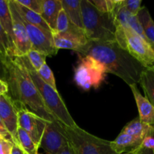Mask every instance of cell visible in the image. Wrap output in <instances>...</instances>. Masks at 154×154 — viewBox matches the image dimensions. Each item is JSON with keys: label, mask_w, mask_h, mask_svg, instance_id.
I'll list each match as a JSON object with an SVG mask.
<instances>
[{"label": "cell", "mask_w": 154, "mask_h": 154, "mask_svg": "<svg viewBox=\"0 0 154 154\" xmlns=\"http://www.w3.org/2000/svg\"><path fill=\"white\" fill-rule=\"evenodd\" d=\"M121 132L142 141L147 136L154 135V126L143 123L139 117H136L128 123Z\"/></svg>", "instance_id": "16"}, {"label": "cell", "mask_w": 154, "mask_h": 154, "mask_svg": "<svg viewBox=\"0 0 154 154\" xmlns=\"http://www.w3.org/2000/svg\"><path fill=\"white\" fill-rule=\"evenodd\" d=\"M141 146L142 148L150 149L153 150L154 149V135H149L147 136L141 142Z\"/></svg>", "instance_id": "32"}, {"label": "cell", "mask_w": 154, "mask_h": 154, "mask_svg": "<svg viewBox=\"0 0 154 154\" xmlns=\"http://www.w3.org/2000/svg\"><path fill=\"white\" fill-rule=\"evenodd\" d=\"M84 32L90 42H116L114 20L108 14L96 10L89 0H81Z\"/></svg>", "instance_id": "3"}, {"label": "cell", "mask_w": 154, "mask_h": 154, "mask_svg": "<svg viewBox=\"0 0 154 154\" xmlns=\"http://www.w3.org/2000/svg\"><path fill=\"white\" fill-rule=\"evenodd\" d=\"M63 9L61 0H43L41 16L52 30L55 32L57 18Z\"/></svg>", "instance_id": "15"}, {"label": "cell", "mask_w": 154, "mask_h": 154, "mask_svg": "<svg viewBox=\"0 0 154 154\" xmlns=\"http://www.w3.org/2000/svg\"><path fill=\"white\" fill-rule=\"evenodd\" d=\"M141 154H154L153 150L143 148L142 150H141Z\"/></svg>", "instance_id": "38"}, {"label": "cell", "mask_w": 154, "mask_h": 154, "mask_svg": "<svg viewBox=\"0 0 154 154\" xmlns=\"http://www.w3.org/2000/svg\"><path fill=\"white\" fill-rule=\"evenodd\" d=\"M141 0H123V7L130 14L137 16L141 8Z\"/></svg>", "instance_id": "28"}, {"label": "cell", "mask_w": 154, "mask_h": 154, "mask_svg": "<svg viewBox=\"0 0 154 154\" xmlns=\"http://www.w3.org/2000/svg\"><path fill=\"white\" fill-rule=\"evenodd\" d=\"M89 1L99 12L102 14H108L106 0H89Z\"/></svg>", "instance_id": "31"}, {"label": "cell", "mask_w": 154, "mask_h": 154, "mask_svg": "<svg viewBox=\"0 0 154 154\" xmlns=\"http://www.w3.org/2000/svg\"><path fill=\"white\" fill-rule=\"evenodd\" d=\"M13 142L10 140L0 138V154H11Z\"/></svg>", "instance_id": "30"}, {"label": "cell", "mask_w": 154, "mask_h": 154, "mask_svg": "<svg viewBox=\"0 0 154 154\" xmlns=\"http://www.w3.org/2000/svg\"><path fill=\"white\" fill-rule=\"evenodd\" d=\"M53 40L54 47L58 51L60 49L72 50L77 54H79L89 42L84 30L53 34Z\"/></svg>", "instance_id": "13"}, {"label": "cell", "mask_w": 154, "mask_h": 154, "mask_svg": "<svg viewBox=\"0 0 154 154\" xmlns=\"http://www.w3.org/2000/svg\"><path fill=\"white\" fill-rule=\"evenodd\" d=\"M69 144L61 123L59 121L47 122L39 147L48 154H59Z\"/></svg>", "instance_id": "8"}, {"label": "cell", "mask_w": 154, "mask_h": 154, "mask_svg": "<svg viewBox=\"0 0 154 154\" xmlns=\"http://www.w3.org/2000/svg\"><path fill=\"white\" fill-rule=\"evenodd\" d=\"M141 142L140 140L121 132L114 141H111V147L116 153L120 154L136 148L141 145Z\"/></svg>", "instance_id": "17"}, {"label": "cell", "mask_w": 154, "mask_h": 154, "mask_svg": "<svg viewBox=\"0 0 154 154\" xmlns=\"http://www.w3.org/2000/svg\"><path fill=\"white\" fill-rule=\"evenodd\" d=\"M8 5L13 20L14 45L15 57L26 56L31 50V44L22 18L17 11L13 0H8Z\"/></svg>", "instance_id": "10"}, {"label": "cell", "mask_w": 154, "mask_h": 154, "mask_svg": "<svg viewBox=\"0 0 154 154\" xmlns=\"http://www.w3.org/2000/svg\"><path fill=\"white\" fill-rule=\"evenodd\" d=\"M0 24L5 32L15 54L14 45L13 20L8 5V0H0Z\"/></svg>", "instance_id": "19"}, {"label": "cell", "mask_w": 154, "mask_h": 154, "mask_svg": "<svg viewBox=\"0 0 154 154\" xmlns=\"http://www.w3.org/2000/svg\"><path fill=\"white\" fill-rule=\"evenodd\" d=\"M20 57L26 68L29 75H30L33 83L38 89V91L40 93L45 105L54 114L57 120L62 124L69 127L74 128L78 126L69 113L59 92L56 91L41 79L37 72L31 66L26 56H22Z\"/></svg>", "instance_id": "4"}, {"label": "cell", "mask_w": 154, "mask_h": 154, "mask_svg": "<svg viewBox=\"0 0 154 154\" xmlns=\"http://www.w3.org/2000/svg\"><path fill=\"white\" fill-rule=\"evenodd\" d=\"M0 55L2 56L5 59L15 57L14 51L1 24H0Z\"/></svg>", "instance_id": "25"}, {"label": "cell", "mask_w": 154, "mask_h": 154, "mask_svg": "<svg viewBox=\"0 0 154 154\" xmlns=\"http://www.w3.org/2000/svg\"><path fill=\"white\" fill-rule=\"evenodd\" d=\"M129 87L138 107L140 120L146 124L154 126V106L145 96L141 94L137 85H130Z\"/></svg>", "instance_id": "14"}, {"label": "cell", "mask_w": 154, "mask_h": 154, "mask_svg": "<svg viewBox=\"0 0 154 154\" xmlns=\"http://www.w3.org/2000/svg\"><path fill=\"white\" fill-rule=\"evenodd\" d=\"M0 128H1V129H4V130H6L4 124H3L1 118H0ZM6 131H7V130H6ZM7 132H8V131H7Z\"/></svg>", "instance_id": "39"}, {"label": "cell", "mask_w": 154, "mask_h": 154, "mask_svg": "<svg viewBox=\"0 0 154 154\" xmlns=\"http://www.w3.org/2000/svg\"><path fill=\"white\" fill-rule=\"evenodd\" d=\"M0 138H5V139L11 141V137L10 135H9L8 132L6 130L2 129L1 128H0Z\"/></svg>", "instance_id": "36"}, {"label": "cell", "mask_w": 154, "mask_h": 154, "mask_svg": "<svg viewBox=\"0 0 154 154\" xmlns=\"http://www.w3.org/2000/svg\"><path fill=\"white\" fill-rule=\"evenodd\" d=\"M116 42L146 69L154 70V51L144 38L128 26L114 23Z\"/></svg>", "instance_id": "5"}, {"label": "cell", "mask_w": 154, "mask_h": 154, "mask_svg": "<svg viewBox=\"0 0 154 154\" xmlns=\"http://www.w3.org/2000/svg\"><path fill=\"white\" fill-rule=\"evenodd\" d=\"M62 6L69 20L78 28L84 30L81 12V0H61Z\"/></svg>", "instance_id": "18"}, {"label": "cell", "mask_w": 154, "mask_h": 154, "mask_svg": "<svg viewBox=\"0 0 154 154\" xmlns=\"http://www.w3.org/2000/svg\"><path fill=\"white\" fill-rule=\"evenodd\" d=\"M144 93V96L154 106V70L145 69L139 82Z\"/></svg>", "instance_id": "22"}, {"label": "cell", "mask_w": 154, "mask_h": 154, "mask_svg": "<svg viewBox=\"0 0 154 154\" xmlns=\"http://www.w3.org/2000/svg\"><path fill=\"white\" fill-rule=\"evenodd\" d=\"M78 56L79 62L75 67L74 74L75 84L84 90L99 88L106 75L105 67L92 57Z\"/></svg>", "instance_id": "7"}, {"label": "cell", "mask_w": 154, "mask_h": 154, "mask_svg": "<svg viewBox=\"0 0 154 154\" xmlns=\"http://www.w3.org/2000/svg\"><path fill=\"white\" fill-rule=\"evenodd\" d=\"M17 110L18 126L29 134L38 148H39L45 124L49 121L43 120L38 116L23 108H18Z\"/></svg>", "instance_id": "11"}, {"label": "cell", "mask_w": 154, "mask_h": 154, "mask_svg": "<svg viewBox=\"0 0 154 154\" xmlns=\"http://www.w3.org/2000/svg\"><path fill=\"white\" fill-rule=\"evenodd\" d=\"M26 154H38V148L31 137L22 128L18 126L17 132V142Z\"/></svg>", "instance_id": "23"}, {"label": "cell", "mask_w": 154, "mask_h": 154, "mask_svg": "<svg viewBox=\"0 0 154 154\" xmlns=\"http://www.w3.org/2000/svg\"><path fill=\"white\" fill-rule=\"evenodd\" d=\"M17 108L8 94L0 95V118L6 130L11 137L12 142H17L18 128Z\"/></svg>", "instance_id": "12"}, {"label": "cell", "mask_w": 154, "mask_h": 154, "mask_svg": "<svg viewBox=\"0 0 154 154\" xmlns=\"http://www.w3.org/2000/svg\"><path fill=\"white\" fill-rule=\"evenodd\" d=\"M8 92V86L5 81L0 79V95L7 94Z\"/></svg>", "instance_id": "34"}, {"label": "cell", "mask_w": 154, "mask_h": 154, "mask_svg": "<svg viewBox=\"0 0 154 154\" xmlns=\"http://www.w3.org/2000/svg\"><path fill=\"white\" fill-rule=\"evenodd\" d=\"M153 153H154V149H153Z\"/></svg>", "instance_id": "40"}, {"label": "cell", "mask_w": 154, "mask_h": 154, "mask_svg": "<svg viewBox=\"0 0 154 154\" xmlns=\"http://www.w3.org/2000/svg\"><path fill=\"white\" fill-rule=\"evenodd\" d=\"M5 82L8 95L18 108H23L47 121H58L42 100L26 68L20 57L5 59Z\"/></svg>", "instance_id": "1"}, {"label": "cell", "mask_w": 154, "mask_h": 154, "mask_svg": "<svg viewBox=\"0 0 154 154\" xmlns=\"http://www.w3.org/2000/svg\"><path fill=\"white\" fill-rule=\"evenodd\" d=\"M6 75H7V70L5 66V59L0 55V79L5 81Z\"/></svg>", "instance_id": "33"}, {"label": "cell", "mask_w": 154, "mask_h": 154, "mask_svg": "<svg viewBox=\"0 0 154 154\" xmlns=\"http://www.w3.org/2000/svg\"><path fill=\"white\" fill-rule=\"evenodd\" d=\"M22 20L28 34L31 44V49L42 53L46 55L47 57H53L57 54L58 50L54 47L51 32L29 23L23 18Z\"/></svg>", "instance_id": "9"}, {"label": "cell", "mask_w": 154, "mask_h": 154, "mask_svg": "<svg viewBox=\"0 0 154 154\" xmlns=\"http://www.w3.org/2000/svg\"><path fill=\"white\" fill-rule=\"evenodd\" d=\"M142 147H141V146H138V147H136V148L133 149L132 150H130V151H128V152H126V153H120V154H141V150H142Z\"/></svg>", "instance_id": "37"}, {"label": "cell", "mask_w": 154, "mask_h": 154, "mask_svg": "<svg viewBox=\"0 0 154 154\" xmlns=\"http://www.w3.org/2000/svg\"><path fill=\"white\" fill-rule=\"evenodd\" d=\"M83 30L81 29L78 28L76 26L74 25L69 19L68 18L66 12L63 9H62L59 14L58 18L57 20V24H56L55 32L53 34H60V33L69 32H77Z\"/></svg>", "instance_id": "24"}, {"label": "cell", "mask_w": 154, "mask_h": 154, "mask_svg": "<svg viewBox=\"0 0 154 154\" xmlns=\"http://www.w3.org/2000/svg\"><path fill=\"white\" fill-rule=\"evenodd\" d=\"M13 1L17 11L19 14L20 15V17L24 20L28 22L29 23L32 24V25H35L36 26H38L40 28L47 30V31L52 32V30L51 29L49 26L46 23V22L44 20L43 18L42 17L40 14L29 10V8H26L25 6L20 5V3L17 2V0H13Z\"/></svg>", "instance_id": "21"}, {"label": "cell", "mask_w": 154, "mask_h": 154, "mask_svg": "<svg viewBox=\"0 0 154 154\" xmlns=\"http://www.w3.org/2000/svg\"><path fill=\"white\" fill-rule=\"evenodd\" d=\"M18 3L41 15L43 0H17Z\"/></svg>", "instance_id": "29"}, {"label": "cell", "mask_w": 154, "mask_h": 154, "mask_svg": "<svg viewBox=\"0 0 154 154\" xmlns=\"http://www.w3.org/2000/svg\"><path fill=\"white\" fill-rule=\"evenodd\" d=\"M33 69L38 72L46 63L47 56L35 50L31 49L26 55Z\"/></svg>", "instance_id": "26"}, {"label": "cell", "mask_w": 154, "mask_h": 154, "mask_svg": "<svg viewBox=\"0 0 154 154\" xmlns=\"http://www.w3.org/2000/svg\"><path fill=\"white\" fill-rule=\"evenodd\" d=\"M97 60L105 67L107 73L121 78L129 86L139 84L145 68L117 42H90L78 54Z\"/></svg>", "instance_id": "2"}, {"label": "cell", "mask_w": 154, "mask_h": 154, "mask_svg": "<svg viewBox=\"0 0 154 154\" xmlns=\"http://www.w3.org/2000/svg\"><path fill=\"white\" fill-rule=\"evenodd\" d=\"M37 73L38 75H39V77L41 78V79H42L44 82L46 83L48 85H49L50 87H52V88L54 89V90H55L56 91H58L54 72L51 70V68L49 67V66L47 64V63H45V65H43V66L38 71Z\"/></svg>", "instance_id": "27"}, {"label": "cell", "mask_w": 154, "mask_h": 154, "mask_svg": "<svg viewBox=\"0 0 154 154\" xmlns=\"http://www.w3.org/2000/svg\"><path fill=\"white\" fill-rule=\"evenodd\" d=\"M137 17L142 27L147 42L154 51V21L148 9L145 6H142Z\"/></svg>", "instance_id": "20"}, {"label": "cell", "mask_w": 154, "mask_h": 154, "mask_svg": "<svg viewBox=\"0 0 154 154\" xmlns=\"http://www.w3.org/2000/svg\"><path fill=\"white\" fill-rule=\"evenodd\" d=\"M59 154H76V153H75V150H73L72 146L69 144L66 147H65L60 152V153Z\"/></svg>", "instance_id": "35"}, {"label": "cell", "mask_w": 154, "mask_h": 154, "mask_svg": "<svg viewBox=\"0 0 154 154\" xmlns=\"http://www.w3.org/2000/svg\"><path fill=\"white\" fill-rule=\"evenodd\" d=\"M61 126L76 154H117L111 148V141L95 136L78 126L71 128L62 123Z\"/></svg>", "instance_id": "6"}]
</instances>
